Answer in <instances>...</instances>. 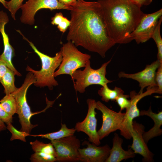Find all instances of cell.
I'll return each mask as SVG.
<instances>
[{"label": "cell", "instance_id": "1", "mask_svg": "<svg viewBox=\"0 0 162 162\" xmlns=\"http://www.w3.org/2000/svg\"><path fill=\"white\" fill-rule=\"evenodd\" d=\"M70 14L67 40L105 57L106 52L115 44L109 36L99 3L78 0Z\"/></svg>", "mask_w": 162, "mask_h": 162}, {"label": "cell", "instance_id": "2", "mask_svg": "<svg viewBox=\"0 0 162 162\" xmlns=\"http://www.w3.org/2000/svg\"><path fill=\"white\" fill-rule=\"evenodd\" d=\"M109 36L116 44L129 43L130 35L144 13L141 7L130 0H98Z\"/></svg>", "mask_w": 162, "mask_h": 162}, {"label": "cell", "instance_id": "3", "mask_svg": "<svg viewBox=\"0 0 162 162\" xmlns=\"http://www.w3.org/2000/svg\"><path fill=\"white\" fill-rule=\"evenodd\" d=\"M22 36L38 56L42 64L41 68L39 70H35L28 65L26 68V70L30 71L33 74L35 79V82L34 84L35 86L40 88L47 86L50 90H52L54 86L58 85L57 81L55 79L54 74L55 70L59 67L62 60L61 50L54 57L50 56L39 51L32 42L23 35Z\"/></svg>", "mask_w": 162, "mask_h": 162}, {"label": "cell", "instance_id": "4", "mask_svg": "<svg viewBox=\"0 0 162 162\" xmlns=\"http://www.w3.org/2000/svg\"><path fill=\"white\" fill-rule=\"evenodd\" d=\"M111 59L103 64L101 66L97 69L92 68L89 60L83 70L77 69L73 73L72 80L74 82V87L76 92L81 93H84L86 88L93 85H98L102 86L112 81L107 79L106 68L110 62Z\"/></svg>", "mask_w": 162, "mask_h": 162}, {"label": "cell", "instance_id": "5", "mask_svg": "<svg viewBox=\"0 0 162 162\" xmlns=\"http://www.w3.org/2000/svg\"><path fill=\"white\" fill-rule=\"evenodd\" d=\"M70 41L63 44L61 49L62 60L58 69L54 73L55 77L61 75L68 74L71 78L75 70L85 67L90 60V55L82 53Z\"/></svg>", "mask_w": 162, "mask_h": 162}, {"label": "cell", "instance_id": "6", "mask_svg": "<svg viewBox=\"0 0 162 162\" xmlns=\"http://www.w3.org/2000/svg\"><path fill=\"white\" fill-rule=\"evenodd\" d=\"M35 79L33 74L29 71L27 74L24 82L22 86L11 94L14 97L16 104V111L21 125L20 130L29 134L32 130L37 126V124L33 125L30 122L32 116L33 115L30 107L27 102L26 93L29 87L34 84Z\"/></svg>", "mask_w": 162, "mask_h": 162}, {"label": "cell", "instance_id": "7", "mask_svg": "<svg viewBox=\"0 0 162 162\" xmlns=\"http://www.w3.org/2000/svg\"><path fill=\"white\" fill-rule=\"evenodd\" d=\"M157 86H148L146 91L140 93H136L134 90L130 92V104L126 109V111L119 129L121 135L127 140L131 138V133L133 130L134 119L140 116V111L137 104L138 102L145 97L156 93Z\"/></svg>", "mask_w": 162, "mask_h": 162}, {"label": "cell", "instance_id": "8", "mask_svg": "<svg viewBox=\"0 0 162 162\" xmlns=\"http://www.w3.org/2000/svg\"><path fill=\"white\" fill-rule=\"evenodd\" d=\"M162 15V9L152 13L144 14L134 30L130 35L129 43L135 40L137 44L151 38L158 21Z\"/></svg>", "mask_w": 162, "mask_h": 162}, {"label": "cell", "instance_id": "9", "mask_svg": "<svg viewBox=\"0 0 162 162\" xmlns=\"http://www.w3.org/2000/svg\"><path fill=\"white\" fill-rule=\"evenodd\" d=\"M21 8L22 10L21 22L25 24L32 25L34 24V17L36 13L40 9H62L70 10L72 7L65 6L58 0H28L22 4Z\"/></svg>", "mask_w": 162, "mask_h": 162}, {"label": "cell", "instance_id": "10", "mask_svg": "<svg viewBox=\"0 0 162 162\" xmlns=\"http://www.w3.org/2000/svg\"><path fill=\"white\" fill-rule=\"evenodd\" d=\"M56 153V161H79L78 150L81 143L74 135L51 141Z\"/></svg>", "mask_w": 162, "mask_h": 162}, {"label": "cell", "instance_id": "11", "mask_svg": "<svg viewBox=\"0 0 162 162\" xmlns=\"http://www.w3.org/2000/svg\"><path fill=\"white\" fill-rule=\"evenodd\" d=\"M96 109L102 113V126L97 131L99 140H101L111 133L119 130L125 113L116 112L100 101L96 102Z\"/></svg>", "mask_w": 162, "mask_h": 162}, {"label": "cell", "instance_id": "12", "mask_svg": "<svg viewBox=\"0 0 162 162\" xmlns=\"http://www.w3.org/2000/svg\"><path fill=\"white\" fill-rule=\"evenodd\" d=\"M88 110L85 119L81 122L76 123L74 128L78 132L85 133L88 136L89 142L99 146L100 144L97 130V114L95 111L96 101L93 99L88 98L87 100Z\"/></svg>", "mask_w": 162, "mask_h": 162}, {"label": "cell", "instance_id": "13", "mask_svg": "<svg viewBox=\"0 0 162 162\" xmlns=\"http://www.w3.org/2000/svg\"><path fill=\"white\" fill-rule=\"evenodd\" d=\"M162 62L157 59L150 64H147L144 69L134 74H127L123 71L120 72L118 74L119 78L130 79L137 81L140 87L139 93L143 92L146 87L157 86L155 81L156 70Z\"/></svg>", "mask_w": 162, "mask_h": 162}, {"label": "cell", "instance_id": "14", "mask_svg": "<svg viewBox=\"0 0 162 162\" xmlns=\"http://www.w3.org/2000/svg\"><path fill=\"white\" fill-rule=\"evenodd\" d=\"M144 130L145 127L142 124L133 121V130L131 133L133 142L129 147L135 154H139L143 157V162H152L154 161V154L149 150L143 138Z\"/></svg>", "mask_w": 162, "mask_h": 162}, {"label": "cell", "instance_id": "15", "mask_svg": "<svg viewBox=\"0 0 162 162\" xmlns=\"http://www.w3.org/2000/svg\"><path fill=\"white\" fill-rule=\"evenodd\" d=\"M82 144L86 145L87 146L86 148H79V161L84 162H104L109 156L110 148L107 144L98 146L87 141H84Z\"/></svg>", "mask_w": 162, "mask_h": 162}, {"label": "cell", "instance_id": "16", "mask_svg": "<svg viewBox=\"0 0 162 162\" xmlns=\"http://www.w3.org/2000/svg\"><path fill=\"white\" fill-rule=\"evenodd\" d=\"M123 139L115 133L112 139V146L110 148L109 156L105 162H120L135 157L136 154L130 147L128 150H124L122 147Z\"/></svg>", "mask_w": 162, "mask_h": 162}, {"label": "cell", "instance_id": "17", "mask_svg": "<svg viewBox=\"0 0 162 162\" xmlns=\"http://www.w3.org/2000/svg\"><path fill=\"white\" fill-rule=\"evenodd\" d=\"M146 115L150 117L153 121L154 124L153 127L147 132L143 133L142 136L145 142L147 143L152 139L161 135L162 129L160 128L162 125V111L156 113L152 112L151 106L147 110L140 111V116Z\"/></svg>", "mask_w": 162, "mask_h": 162}, {"label": "cell", "instance_id": "18", "mask_svg": "<svg viewBox=\"0 0 162 162\" xmlns=\"http://www.w3.org/2000/svg\"><path fill=\"white\" fill-rule=\"evenodd\" d=\"M5 26L4 24L0 25V32L2 34L4 46L3 52L0 56V61L8 68L13 70L15 75L20 76H21V74L16 70L12 62V58L14 54V50L10 44L8 37L5 32Z\"/></svg>", "mask_w": 162, "mask_h": 162}, {"label": "cell", "instance_id": "19", "mask_svg": "<svg viewBox=\"0 0 162 162\" xmlns=\"http://www.w3.org/2000/svg\"><path fill=\"white\" fill-rule=\"evenodd\" d=\"M61 129L58 131L45 134L32 135L33 136H40L47 138L51 141L58 140L64 137L74 135L76 130L74 128H69L65 124L61 123Z\"/></svg>", "mask_w": 162, "mask_h": 162}, {"label": "cell", "instance_id": "20", "mask_svg": "<svg viewBox=\"0 0 162 162\" xmlns=\"http://www.w3.org/2000/svg\"><path fill=\"white\" fill-rule=\"evenodd\" d=\"M124 91L120 88L115 87L113 89H110L107 84L101 87L98 90V94L101 97V100L106 102L110 100L115 101L120 94H124Z\"/></svg>", "mask_w": 162, "mask_h": 162}, {"label": "cell", "instance_id": "21", "mask_svg": "<svg viewBox=\"0 0 162 162\" xmlns=\"http://www.w3.org/2000/svg\"><path fill=\"white\" fill-rule=\"evenodd\" d=\"M15 75L13 70L8 68L6 72L0 81L4 87V92L6 95L12 93L17 88L14 85Z\"/></svg>", "mask_w": 162, "mask_h": 162}, {"label": "cell", "instance_id": "22", "mask_svg": "<svg viewBox=\"0 0 162 162\" xmlns=\"http://www.w3.org/2000/svg\"><path fill=\"white\" fill-rule=\"evenodd\" d=\"M32 149L35 152H42L55 156L56 157L55 149L51 142L46 144L37 140L30 143Z\"/></svg>", "mask_w": 162, "mask_h": 162}, {"label": "cell", "instance_id": "23", "mask_svg": "<svg viewBox=\"0 0 162 162\" xmlns=\"http://www.w3.org/2000/svg\"><path fill=\"white\" fill-rule=\"evenodd\" d=\"M0 104L7 112L13 116L16 111V104L14 97L11 94L6 95L0 101Z\"/></svg>", "mask_w": 162, "mask_h": 162}, {"label": "cell", "instance_id": "24", "mask_svg": "<svg viewBox=\"0 0 162 162\" xmlns=\"http://www.w3.org/2000/svg\"><path fill=\"white\" fill-rule=\"evenodd\" d=\"M162 22V16L159 19L151 37L154 41L157 47V59L161 62H162V39L160 29Z\"/></svg>", "mask_w": 162, "mask_h": 162}, {"label": "cell", "instance_id": "25", "mask_svg": "<svg viewBox=\"0 0 162 162\" xmlns=\"http://www.w3.org/2000/svg\"><path fill=\"white\" fill-rule=\"evenodd\" d=\"M51 20V24L57 25V28L59 30L63 33L66 31L70 24V20L64 16L61 12L56 13L52 18Z\"/></svg>", "mask_w": 162, "mask_h": 162}, {"label": "cell", "instance_id": "26", "mask_svg": "<svg viewBox=\"0 0 162 162\" xmlns=\"http://www.w3.org/2000/svg\"><path fill=\"white\" fill-rule=\"evenodd\" d=\"M33 162H53L56 161V156L42 152H34L30 158Z\"/></svg>", "mask_w": 162, "mask_h": 162}, {"label": "cell", "instance_id": "27", "mask_svg": "<svg viewBox=\"0 0 162 162\" xmlns=\"http://www.w3.org/2000/svg\"><path fill=\"white\" fill-rule=\"evenodd\" d=\"M7 128L12 134V136L10 139V141L15 140H19L26 142V137L28 136H32L30 134L25 132L18 130L13 126L11 123L7 124Z\"/></svg>", "mask_w": 162, "mask_h": 162}, {"label": "cell", "instance_id": "28", "mask_svg": "<svg viewBox=\"0 0 162 162\" xmlns=\"http://www.w3.org/2000/svg\"><path fill=\"white\" fill-rule=\"evenodd\" d=\"M24 0H10L6 2V8L10 12L12 18L15 20V14L17 11L22 5Z\"/></svg>", "mask_w": 162, "mask_h": 162}, {"label": "cell", "instance_id": "29", "mask_svg": "<svg viewBox=\"0 0 162 162\" xmlns=\"http://www.w3.org/2000/svg\"><path fill=\"white\" fill-rule=\"evenodd\" d=\"M129 98V95L122 94L120 95L116 99L115 101L120 108L119 112H121L124 109H126L129 106L130 101L128 99Z\"/></svg>", "mask_w": 162, "mask_h": 162}, {"label": "cell", "instance_id": "30", "mask_svg": "<svg viewBox=\"0 0 162 162\" xmlns=\"http://www.w3.org/2000/svg\"><path fill=\"white\" fill-rule=\"evenodd\" d=\"M156 72L155 81L157 87L156 93H162V63H161Z\"/></svg>", "mask_w": 162, "mask_h": 162}, {"label": "cell", "instance_id": "31", "mask_svg": "<svg viewBox=\"0 0 162 162\" xmlns=\"http://www.w3.org/2000/svg\"><path fill=\"white\" fill-rule=\"evenodd\" d=\"M0 119L7 124L12 122V116L5 111L0 104Z\"/></svg>", "mask_w": 162, "mask_h": 162}, {"label": "cell", "instance_id": "32", "mask_svg": "<svg viewBox=\"0 0 162 162\" xmlns=\"http://www.w3.org/2000/svg\"><path fill=\"white\" fill-rule=\"evenodd\" d=\"M131 2L141 7L143 5L147 6L150 4L152 0H130Z\"/></svg>", "mask_w": 162, "mask_h": 162}, {"label": "cell", "instance_id": "33", "mask_svg": "<svg viewBox=\"0 0 162 162\" xmlns=\"http://www.w3.org/2000/svg\"><path fill=\"white\" fill-rule=\"evenodd\" d=\"M63 5L69 7H72L76 3L78 0H58Z\"/></svg>", "mask_w": 162, "mask_h": 162}, {"label": "cell", "instance_id": "34", "mask_svg": "<svg viewBox=\"0 0 162 162\" xmlns=\"http://www.w3.org/2000/svg\"><path fill=\"white\" fill-rule=\"evenodd\" d=\"M8 68L4 63L0 61V81L6 72Z\"/></svg>", "mask_w": 162, "mask_h": 162}, {"label": "cell", "instance_id": "35", "mask_svg": "<svg viewBox=\"0 0 162 162\" xmlns=\"http://www.w3.org/2000/svg\"><path fill=\"white\" fill-rule=\"evenodd\" d=\"M6 128L7 127L4 123L0 119V132L5 130Z\"/></svg>", "mask_w": 162, "mask_h": 162}, {"label": "cell", "instance_id": "36", "mask_svg": "<svg viewBox=\"0 0 162 162\" xmlns=\"http://www.w3.org/2000/svg\"><path fill=\"white\" fill-rule=\"evenodd\" d=\"M6 1L4 0H0V2L6 8Z\"/></svg>", "mask_w": 162, "mask_h": 162}]
</instances>
